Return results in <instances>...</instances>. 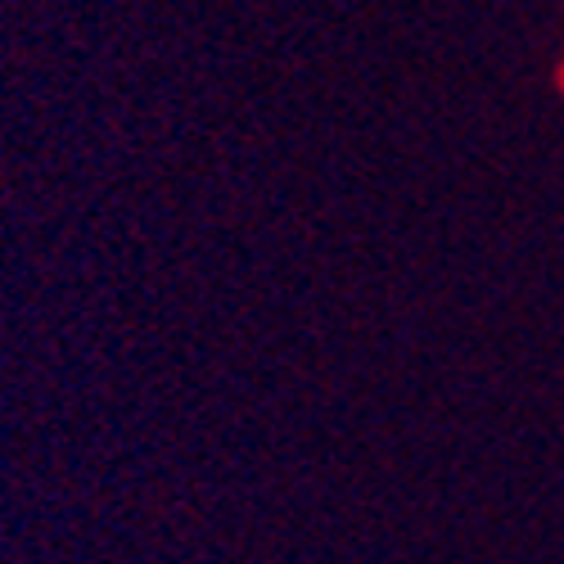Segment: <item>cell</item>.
Here are the masks:
<instances>
[{
    "instance_id": "cell-1",
    "label": "cell",
    "mask_w": 564,
    "mask_h": 564,
    "mask_svg": "<svg viewBox=\"0 0 564 564\" xmlns=\"http://www.w3.org/2000/svg\"><path fill=\"white\" fill-rule=\"evenodd\" d=\"M560 82H564V73H560Z\"/></svg>"
}]
</instances>
